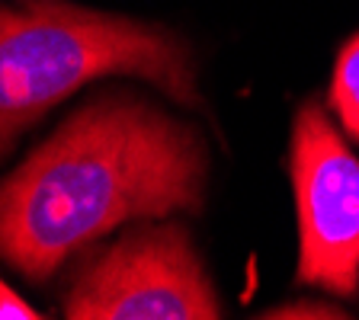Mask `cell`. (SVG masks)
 Segmentation results:
<instances>
[{"instance_id": "8992f818", "label": "cell", "mask_w": 359, "mask_h": 320, "mask_svg": "<svg viewBox=\"0 0 359 320\" xmlns=\"http://www.w3.org/2000/svg\"><path fill=\"white\" fill-rule=\"evenodd\" d=\"M4 317H10V320H39L42 314H39L36 307L26 305L7 282H0V320Z\"/></svg>"}, {"instance_id": "7a4b0ae2", "label": "cell", "mask_w": 359, "mask_h": 320, "mask_svg": "<svg viewBox=\"0 0 359 320\" xmlns=\"http://www.w3.org/2000/svg\"><path fill=\"white\" fill-rule=\"evenodd\" d=\"M106 74H135L199 106L189 45L164 26L65 4L0 7V154L26 125Z\"/></svg>"}, {"instance_id": "6da1fadb", "label": "cell", "mask_w": 359, "mask_h": 320, "mask_svg": "<svg viewBox=\"0 0 359 320\" xmlns=\"http://www.w3.org/2000/svg\"><path fill=\"white\" fill-rule=\"evenodd\" d=\"M209 154L199 132L135 97L87 103L0 179V253L45 279L112 228L199 211Z\"/></svg>"}, {"instance_id": "3957f363", "label": "cell", "mask_w": 359, "mask_h": 320, "mask_svg": "<svg viewBox=\"0 0 359 320\" xmlns=\"http://www.w3.org/2000/svg\"><path fill=\"white\" fill-rule=\"evenodd\" d=\"M71 320H215V298L189 231L144 224L77 276L65 305Z\"/></svg>"}, {"instance_id": "277c9868", "label": "cell", "mask_w": 359, "mask_h": 320, "mask_svg": "<svg viewBox=\"0 0 359 320\" xmlns=\"http://www.w3.org/2000/svg\"><path fill=\"white\" fill-rule=\"evenodd\" d=\"M292 186L299 209L295 279L350 298L359 288V160L314 99L292 128Z\"/></svg>"}, {"instance_id": "52a82bcc", "label": "cell", "mask_w": 359, "mask_h": 320, "mask_svg": "<svg viewBox=\"0 0 359 320\" xmlns=\"http://www.w3.org/2000/svg\"><path fill=\"white\" fill-rule=\"evenodd\" d=\"M266 317H346L344 311L327 305H314V301H305V305H289V307H279V311H269Z\"/></svg>"}, {"instance_id": "5b68a950", "label": "cell", "mask_w": 359, "mask_h": 320, "mask_svg": "<svg viewBox=\"0 0 359 320\" xmlns=\"http://www.w3.org/2000/svg\"><path fill=\"white\" fill-rule=\"evenodd\" d=\"M330 106L353 141H359V36L344 45L330 81Z\"/></svg>"}]
</instances>
